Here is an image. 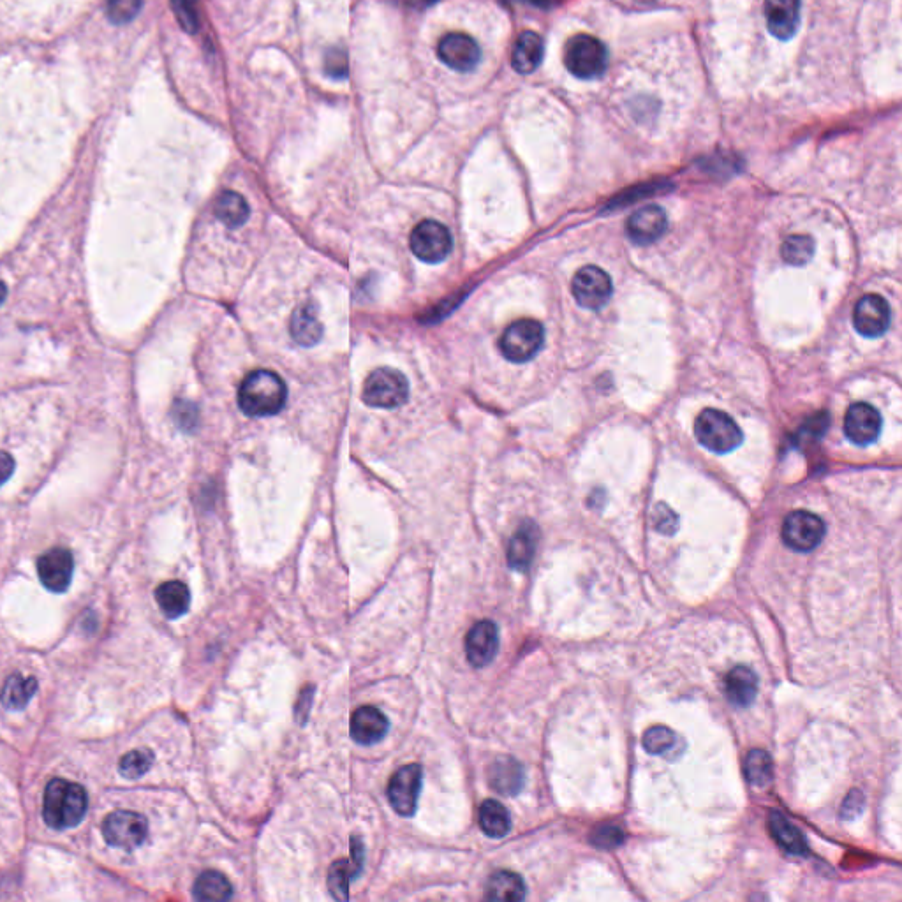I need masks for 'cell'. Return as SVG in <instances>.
Returning a JSON list of instances; mask_svg holds the SVG:
<instances>
[{"label": "cell", "instance_id": "cell-45", "mask_svg": "<svg viewBox=\"0 0 902 902\" xmlns=\"http://www.w3.org/2000/svg\"><path fill=\"white\" fill-rule=\"evenodd\" d=\"M6 295H8V289L4 286V282H0V304L6 300Z\"/></svg>", "mask_w": 902, "mask_h": 902}, {"label": "cell", "instance_id": "cell-42", "mask_svg": "<svg viewBox=\"0 0 902 902\" xmlns=\"http://www.w3.org/2000/svg\"><path fill=\"white\" fill-rule=\"evenodd\" d=\"M862 804H864V795L860 792H851L850 797L844 800L843 816L851 818V816L860 813Z\"/></svg>", "mask_w": 902, "mask_h": 902}, {"label": "cell", "instance_id": "cell-15", "mask_svg": "<svg viewBox=\"0 0 902 902\" xmlns=\"http://www.w3.org/2000/svg\"><path fill=\"white\" fill-rule=\"evenodd\" d=\"M853 325L864 337H881L890 326V305L880 295L862 296L853 312Z\"/></svg>", "mask_w": 902, "mask_h": 902}, {"label": "cell", "instance_id": "cell-23", "mask_svg": "<svg viewBox=\"0 0 902 902\" xmlns=\"http://www.w3.org/2000/svg\"><path fill=\"white\" fill-rule=\"evenodd\" d=\"M524 769L510 756L497 758L488 769V783L501 795H517L524 786Z\"/></svg>", "mask_w": 902, "mask_h": 902}, {"label": "cell", "instance_id": "cell-30", "mask_svg": "<svg viewBox=\"0 0 902 902\" xmlns=\"http://www.w3.org/2000/svg\"><path fill=\"white\" fill-rule=\"evenodd\" d=\"M217 219L231 230L244 226L249 219V205L242 194L235 191H224L215 203Z\"/></svg>", "mask_w": 902, "mask_h": 902}, {"label": "cell", "instance_id": "cell-46", "mask_svg": "<svg viewBox=\"0 0 902 902\" xmlns=\"http://www.w3.org/2000/svg\"><path fill=\"white\" fill-rule=\"evenodd\" d=\"M640 2H654V0H640Z\"/></svg>", "mask_w": 902, "mask_h": 902}, {"label": "cell", "instance_id": "cell-25", "mask_svg": "<svg viewBox=\"0 0 902 902\" xmlns=\"http://www.w3.org/2000/svg\"><path fill=\"white\" fill-rule=\"evenodd\" d=\"M536 541H538L536 527L531 522L520 525L508 547V564L511 570L525 571L531 566L536 552Z\"/></svg>", "mask_w": 902, "mask_h": 902}, {"label": "cell", "instance_id": "cell-17", "mask_svg": "<svg viewBox=\"0 0 902 902\" xmlns=\"http://www.w3.org/2000/svg\"><path fill=\"white\" fill-rule=\"evenodd\" d=\"M499 649V629L492 621H480L469 629L466 636L467 661L474 668L487 666L496 658Z\"/></svg>", "mask_w": 902, "mask_h": 902}, {"label": "cell", "instance_id": "cell-41", "mask_svg": "<svg viewBox=\"0 0 902 902\" xmlns=\"http://www.w3.org/2000/svg\"><path fill=\"white\" fill-rule=\"evenodd\" d=\"M175 422L184 430H193L198 422V411L189 402H178L175 406Z\"/></svg>", "mask_w": 902, "mask_h": 902}, {"label": "cell", "instance_id": "cell-19", "mask_svg": "<svg viewBox=\"0 0 902 902\" xmlns=\"http://www.w3.org/2000/svg\"><path fill=\"white\" fill-rule=\"evenodd\" d=\"M349 730L356 744L374 746L385 739L386 733L390 730V723L381 710L372 705H363L353 712Z\"/></svg>", "mask_w": 902, "mask_h": 902}, {"label": "cell", "instance_id": "cell-6", "mask_svg": "<svg viewBox=\"0 0 902 902\" xmlns=\"http://www.w3.org/2000/svg\"><path fill=\"white\" fill-rule=\"evenodd\" d=\"M545 342V330L536 319H518L503 333L499 348L506 360L515 363L529 362L538 355Z\"/></svg>", "mask_w": 902, "mask_h": 902}, {"label": "cell", "instance_id": "cell-21", "mask_svg": "<svg viewBox=\"0 0 902 902\" xmlns=\"http://www.w3.org/2000/svg\"><path fill=\"white\" fill-rule=\"evenodd\" d=\"M543 57H545V43L540 34H536L533 30H525L518 36L515 48H513L511 66L517 73L531 74L541 66Z\"/></svg>", "mask_w": 902, "mask_h": 902}, {"label": "cell", "instance_id": "cell-22", "mask_svg": "<svg viewBox=\"0 0 902 902\" xmlns=\"http://www.w3.org/2000/svg\"><path fill=\"white\" fill-rule=\"evenodd\" d=\"M726 698L735 707H749L758 695V677L747 666H735L725 679Z\"/></svg>", "mask_w": 902, "mask_h": 902}, {"label": "cell", "instance_id": "cell-27", "mask_svg": "<svg viewBox=\"0 0 902 902\" xmlns=\"http://www.w3.org/2000/svg\"><path fill=\"white\" fill-rule=\"evenodd\" d=\"M525 883L518 874L510 873V871H499L492 874L487 881L485 888V897L488 901H510L517 902L525 899Z\"/></svg>", "mask_w": 902, "mask_h": 902}, {"label": "cell", "instance_id": "cell-14", "mask_svg": "<svg viewBox=\"0 0 902 902\" xmlns=\"http://www.w3.org/2000/svg\"><path fill=\"white\" fill-rule=\"evenodd\" d=\"M73 571V554L64 547L48 550L37 561L39 580L48 591L66 592L73 580Z\"/></svg>", "mask_w": 902, "mask_h": 902}, {"label": "cell", "instance_id": "cell-8", "mask_svg": "<svg viewBox=\"0 0 902 902\" xmlns=\"http://www.w3.org/2000/svg\"><path fill=\"white\" fill-rule=\"evenodd\" d=\"M423 769L418 763H409L393 774L388 783V800L395 813L411 818L418 807V797L422 790Z\"/></svg>", "mask_w": 902, "mask_h": 902}, {"label": "cell", "instance_id": "cell-36", "mask_svg": "<svg viewBox=\"0 0 902 902\" xmlns=\"http://www.w3.org/2000/svg\"><path fill=\"white\" fill-rule=\"evenodd\" d=\"M675 733L666 728V726H652L644 735V747L647 753L651 755H663L666 751L672 749L675 744Z\"/></svg>", "mask_w": 902, "mask_h": 902}, {"label": "cell", "instance_id": "cell-24", "mask_svg": "<svg viewBox=\"0 0 902 902\" xmlns=\"http://www.w3.org/2000/svg\"><path fill=\"white\" fill-rule=\"evenodd\" d=\"M289 330H291V337L300 346H305V348L316 346L323 335V326L319 323L314 305H300L291 316Z\"/></svg>", "mask_w": 902, "mask_h": 902}, {"label": "cell", "instance_id": "cell-9", "mask_svg": "<svg viewBox=\"0 0 902 902\" xmlns=\"http://www.w3.org/2000/svg\"><path fill=\"white\" fill-rule=\"evenodd\" d=\"M411 249L425 263H441L453 249L451 233L441 222L422 221L411 233Z\"/></svg>", "mask_w": 902, "mask_h": 902}, {"label": "cell", "instance_id": "cell-44", "mask_svg": "<svg viewBox=\"0 0 902 902\" xmlns=\"http://www.w3.org/2000/svg\"><path fill=\"white\" fill-rule=\"evenodd\" d=\"M402 2H406L409 6H413V8H425V6H430V4H434L436 0H402Z\"/></svg>", "mask_w": 902, "mask_h": 902}, {"label": "cell", "instance_id": "cell-31", "mask_svg": "<svg viewBox=\"0 0 902 902\" xmlns=\"http://www.w3.org/2000/svg\"><path fill=\"white\" fill-rule=\"evenodd\" d=\"M480 827L492 839L508 836L511 830L508 809L497 800H485L480 807Z\"/></svg>", "mask_w": 902, "mask_h": 902}, {"label": "cell", "instance_id": "cell-20", "mask_svg": "<svg viewBox=\"0 0 902 902\" xmlns=\"http://www.w3.org/2000/svg\"><path fill=\"white\" fill-rule=\"evenodd\" d=\"M802 0H765L767 27L772 36L788 41L800 27Z\"/></svg>", "mask_w": 902, "mask_h": 902}, {"label": "cell", "instance_id": "cell-40", "mask_svg": "<svg viewBox=\"0 0 902 902\" xmlns=\"http://www.w3.org/2000/svg\"><path fill=\"white\" fill-rule=\"evenodd\" d=\"M325 64L328 74L333 76V78H337V80H341L348 74V59H346V53L342 52V50L333 48V50L326 53Z\"/></svg>", "mask_w": 902, "mask_h": 902}, {"label": "cell", "instance_id": "cell-10", "mask_svg": "<svg viewBox=\"0 0 902 902\" xmlns=\"http://www.w3.org/2000/svg\"><path fill=\"white\" fill-rule=\"evenodd\" d=\"M825 522L811 511H793L783 524V540L795 552H811L825 536Z\"/></svg>", "mask_w": 902, "mask_h": 902}, {"label": "cell", "instance_id": "cell-1", "mask_svg": "<svg viewBox=\"0 0 902 902\" xmlns=\"http://www.w3.org/2000/svg\"><path fill=\"white\" fill-rule=\"evenodd\" d=\"M89 809V797L82 784L55 777L46 784L43 818L53 830L74 829Z\"/></svg>", "mask_w": 902, "mask_h": 902}, {"label": "cell", "instance_id": "cell-29", "mask_svg": "<svg viewBox=\"0 0 902 902\" xmlns=\"http://www.w3.org/2000/svg\"><path fill=\"white\" fill-rule=\"evenodd\" d=\"M769 829L772 837L776 839L777 844L783 850L804 857L807 853V843L804 836L800 834V830L793 825L792 821L786 820L781 813L770 814Z\"/></svg>", "mask_w": 902, "mask_h": 902}, {"label": "cell", "instance_id": "cell-2", "mask_svg": "<svg viewBox=\"0 0 902 902\" xmlns=\"http://www.w3.org/2000/svg\"><path fill=\"white\" fill-rule=\"evenodd\" d=\"M288 399V388L272 370H254L247 374L238 390V406L245 415L265 418L281 413Z\"/></svg>", "mask_w": 902, "mask_h": 902}, {"label": "cell", "instance_id": "cell-26", "mask_svg": "<svg viewBox=\"0 0 902 902\" xmlns=\"http://www.w3.org/2000/svg\"><path fill=\"white\" fill-rule=\"evenodd\" d=\"M157 605L168 619H178L191 607V592L184 582L171 580L159 585L156 591Z\"/></svg>", "mask_w": 902, "mask_h": 902}, {"label": "cell", "instance_id": "cell-13", "mask_svg": "<svg viewBox=\"0 0 902 902\" xmlns=\"http://www.w3.org/2000/svg\"><path fill=\"white\" fill-rule=\"evenodd\" d=\"M883 420L876 407L867 402H855L844 416V434L857 446L873 444L880 437Z\"/></svg>", "mask_w": 902, "mask_h": 902}, {"label": "cell", "instance_id": "cell-35", "mask_svg": "<svg viewBox=\"0 0 902 902\" xmlns=\"http://www.w3.org/2000/svg\"><path fill=\"white\" fill-rule=\"evenodd\" d=\"M154 763V753L148 749H134L131 753H127L120 760L119 770L122 776L129 779H138V777L147 774L150 767Z\"/></svg>", "mask_w": 902, "mask_h": 902}, {"label": "cell", "instance_id": "cell-32", "mask_svg": "<svg viewBox=\"0 0 902 902\" xmlns=\"http://www.w3.org/2000/svg\"><path fill=\"white\" fill-rule=\"evenodd\" d=\"M194 899L198 901H230L233 887L224 874L205 871L194 883Z\"/></svg>", "mask_w": 902, "mask_h": 902}, {"label": "cell", "instance_id": "cell-5", "mask_svg": "<svg viewBox=\"0 0 902 902\" xmlns=\"http://www.w3.org/2000/svg\"><path fill=\"white\" fill-rule=\"evenodd\" d=\"M409 397V383L399 370L381 367L370 374L363 386V402L379 409H395Z\"/></svg>", "mask_w": 902, "mask_h": 902}, {"label": "cell", "instance_id": "cell-33", "mask_svg": "<svg viewBox=\"0 0 902 902\" xmlns=\"http://www.w3.org/2000/svg\"><path fill=\"white\" fill-rule=\"evenodd\" d=\"M746 777L749 783L758 788H763L767 784L772 783L774 777V763L767 751L763 749H753L747 753L746 758Z\"/></svg>", "mask_w": 902, "mask_h": 902}, {"label": "cell", "instance_id": "cell-4", "mask_svg": "<svg viewBox=\"0 0 902 902\" xmlns=\"http://www.w3.org/2000/svg\"><path fill=\"white\" fill-rule=\"evenodd\" d=\"M564 66L580 80H594L607 71V46L598 37L577 34L564 46Z\"/></svg>", "mask_w": 902, "mask_h": 902}, {"label": "cell", "instance_id": "cell-34", "mask_svg": "<svg viewBox=\"0 0 902 902\" xmlns=\"http://www.w3.org/2000/svg\"><path fill=\"white\" fill-rule=\"evenodd\" d=\"M783 259L793 267H802L814 256V240L809 235H793L786 238L781 249Z\"/></svg>", "mask_w": 902, "mask_h": 902}, {"label": "cell", "instance_id": "cell-3", "mask_svg": "<svg viewBox=\"0 0 902 902\" xmlns=\"http://www.w3.org/2000/svg\"><path fill=\"white\" fill-rule=\"evenodd\" d=\"M695 436L703 448L718 455L730 453L744 441V434L739 425L733 422L732 416L719 409H705L698 415Z\"/></svg>", "mask_w": 902, "mask_h": 902}, {"label": "cell", "instance_id": "cell-39", "mask_svg": "<svg viewBox=\"0 0 902 902\" xmlns=\"http://www.w3.org/2000/svg\"><path fill=\"white\" fill-rule=\"evenodd\" d=\"M177 20L187 32L198 30V16L193 8V0H171Z\"/></svg>", "mask_w": 902, "mask_h": 902}, {"label": "cell", "instance_id": "cell-12", "mask_svg": "<svg viewBox=\"0 0 902 902\" xmlns=\"http://www.w3.org/2000/svg\"><path fill=\"white\" fill-rule=\"evenodd\" d=\"M437 55L441 62L453 71L469 73L480 64L481 48L473 37L460 32H451L441 39V43L437 46Z\"/></svg>", "mask_w": 902, "mask_h": 902}, {"label": "cell", "instance_id": "cell-18", "mask_svg": "<svg viewBox=\"0 0 902 902\" xmlns=\"http://www.w3.org/2000/svg\"><path fill=\"white\" fill-rule=\"evenodd\" d=\"M668 228L665 210L658 205L638 208L626 224L628 237L638 245L654 244Z\"/></svg>", "mask_w": 902, "mask_h": 902}, {"label": "cell", "instance_id": "cell-16", "mask_svg": "<svg viewBox=\"0 0 902 902\" xmlns=\"http://www.w3.org/2000/svg\"><path fill=\"white\" fill-rule=\"evenodd\" d=\"M363 860H365V848L360 837H351V858L349 860H337L330 867L328 874V888L333 899L348 901L349 883L358 878L362 873Z\"/></svg>", "mask_w": 902, "mask_h": 902}, {"label": "cell", "instance_id": "cell-38", "mask_svg": "<svg viewBox=\"0 0 902 902\" xmlns=\"http://www.w3.org/2000/svg\"><path fill=\"white\" fill-rule=\"evenodd\" d=\"M591 843L599 850H614L624 843V830L617 825H601L592 832Z\"/></svg>", "mask_w": 902, "mask_h": 902}, {"label": "cell", "instance_id": "cell-37", "mask_svg": "<svg viewBox=\"0 0 902 902\" xmlns=\"http://www.w3.org/2000/svg\"><path fill=\"white\" fill-rule=\"evenodd\" d=\"M141 6L143 0H108V18L117 25L131 22L140 13Z\"/></svg>", "mask_w": 902, "mask_h": 902}, {"label": "cell", "instance_id": "cell-43", "mask_svg": "<svg viewBox=\"0 0 902 902\" xmlns=\"http://www.w3.org/2000/svg\"><path fill=\"white\" fill-rule=\"evenodd\" d=\"M13 471H15V460L8 451L0 450V487L11 478Z\"/></svg>", "mask_w": 902, "mask_h": 902}, {"label": "cell", "instance_id": "cell-11", "mask_svg": "<svg viewBox=\"0 0 902 902\" xmlns=\"http://www.w3.org/2000/svg\"><path fill=\"white\" fill-rule=\"evenodd\" d=\"M614 291V284L610 275L594 265L578 270V274L573 279V296L577 300L580 307L584 309H601L607 305L610 296Z\"/></svg>", "mask_w": 902, "mask_h": 902}, {"label": "cell", "instance_id": "cell-28", "mask_svg": "<svg viewBox=\"0 0 902 902\" xmlns=\"http://www.w3.org/2000/svg\"><path fill=\"white\" fill-rule=\"evenodd\" d=\"M37 681L34 677H25L22 673L11 675L0 691V702L8 710H23L29 705L32 696L36 695Z\"/></svg>", "mask_w": 902, "mask_h": 902}, {"label": "cell", "instance_id": "cell-7", "mask_svg": "<svg viewBox=\"0 0 902 902\" xmlns=\"http://www.w3.org/2000/svg\"><path fill=\"white\" fill-rule=\"evenodd\" d=\"M103 836L113 848L134 850L147 841V818L134 811H115L104 820Z\"/></svg>", "mask_w": 902, "mask_h": 902}]
</instances>
